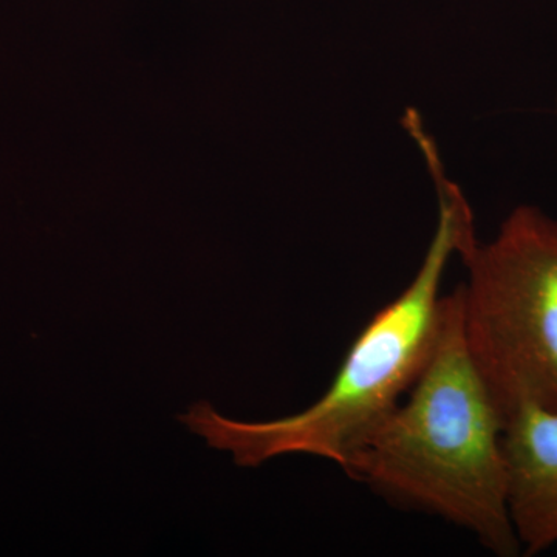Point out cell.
<instances>
[{"label":"cell","instance_id":"6da1fadb","mask_svg":"<svg viewBox=\"0 0 557 557\" xmlns=\"http://www.w3.org/2000/svg\"><path fill=\"white\" fill-rule=\"evenodd\" d=\"M505 417L469 357L461 285L445 296L434 351L408 395L344 465L348 478L522 555L507 504Z\"/></svg>","mask_w":557,"mask_h":557},{"label":"cell","instance_id":"7a4b0ae2","mask_svg":"<svg viewBox=\"0 0 557 557\" xmlns=\"http://www.w3.org/2000/svg\"><path fill=\"white\" fill-rule=\"evenodd\" d=\"M426 163L437 189L438 222L423 262L408 287L361 330L327 392L309 409L278 420L234 421L199 403L180 421L212 448L233 453L239 467L309 454L344 468L423 372L445 319L443 276L450 259L478 240L471 205L445 177L437 150L426 153Z\"/></svg>","mask_w":557,"mask_h":557},{"label":"cell","instance_id":"3957f363","mask_svg":"<svg viewBox=\"0 0 557 557\" xmlns=\"http://www.w3.org/2000/svg\"><path fill=\"white\" fill-rule=\"evenodd\" d=\"M460 258L465 344L505 421L557 410V219L522 205Z\"/></svg>","mask_w":557,"mask_h":557},{"label":"cell","instance_id":"277c9868","mask_svg":"<svg viewBox=\"0 0 557 557\" xmlns=\"http://www.w3.org/2000/svg\"><path fill=\"white\" fill-rule=\"evenodd\" d=\"M509 519L523 556L557 544V410L527 406L504 431Z\"/></svg>","mask_w":557,"mask_h":557},{"label":"cell","instance_id":"5b68a950","mask_svg":"<svg viewBox=\"0 0 557 557\" xmlns=\"http://www.w3.org/2000/svg\"><path fill=\"white\" fill-rule=\"evenodd\" d=\"M556 104H557V102H556Z\"/></svg>","mask_w":557,"mask_h":557}]
</instances>
